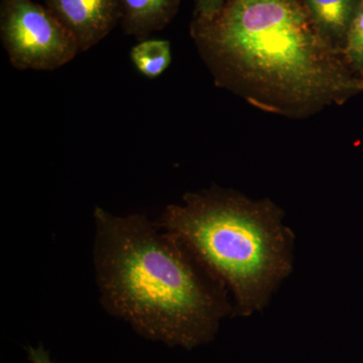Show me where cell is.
<instances>
[{
  "instance_id": "obj_2",
  "label": "cell",
  "mask_w": 363,
  "mask_h": 363,
  "mask_svg": "<svg viewBox=\"0 0 363 363\" xmlns=\"http://www.w3.org/2000/svg\"><path fill=\"white\" fill-rule=\"evenodd\" d=\"M93 262L100 302L143 337L192 350L233 316L228 289L175 234L145 215L95 207Z\"/></svg>"
},
{
  "instance_id": "obj_9",
  "label": "cell",
  "mask_w": 363,
  "mask_h": 363,
  "mask_svg": "<svg viewBox=\"0 0 363 363\" xmlns=\"http://www.w3.org/2000/svg\"><path fill=\"white\" fill-rule=\"evenodd\" d=\"M343 54L348 64L363 75V0L348 30Z\"/></svg>"
},
{
  "instance_id": "obj_1",
  "label": "cell",
  "mask_w": 363,
  "mask_h": 363,
  "mask_svg": "<svg viewBox=\"0 0 363 363\" xmlns=\"http://www.w3.org/2000/svg\"><path fill=\"white\" fill-rule=\"evenodd\" d=\"M191 35L215 85L260 111L306 118L363 92V75L325 42L301 0H228Z\"/></svg>"
},
{
  "instance_id": "obj_4",
  "label": "cell",
  "mask_w": 363,
  "mask_h": 363,
  "mask_svg": "<svg viewBox=\"0 0 363 363\" xmlns=\"http://www.w3.org/2000/svg\"><path fill=\"white\" fill-rule=\"evenodd\" d=\"M0 39L18 70L54 71L80 52L66 26L35 0H1Z\"/></svg>"
},
{
  "instance_id": "obj_8",
  "label": "cell",
  "mask_w": 363,
  "mask_h": 363,
  "mask_svg": "<svg viewBox=\"0 0 363 363\" xmlns=\"http://www.w3.org/2000/svg\"><path fill=\"white\" fill-rule=\"evenodd\" d=\"M130 60L136 70L145 77H160L172 63L171 43L157 39L140 40L131 48Z\"/></svg>"
},
{
  "instance_id": "obj_5",
  "label": "cell",
  "mask_w": 363,
  "mask_h": 363,
  "mask_svg": "<svg viewBox=\"0 0 363 363\" xmlns=\"http://www.w3.org/2000/svg\"><path fill=\"white\" fill-rule=\"evenodd\" d=\"M75 38L80 52L95 47L121 21V0H45Z\"/></svg>"
},
{
  "instance_id": "obj_3",
  "label": "cell",
  "mask_w": 363,
  "mask_h": 363,
  "mask_svg": "<svg viewBox=\"0 0 363 363\" xmlns=\"http://www.w3.org/2000/svg\"><path fill=\"white\" fill-rule=\"evenodd\" d=\"M157 223L179 236L225 284L234 298L233 316L264 309L293 271L295 235L271 200L215 186L184 195Z\"/></svg>"
},
{
  "instance_id": "obj_6",
  "label": "cell",
  "mask_w": 363,
  "mask_h": 363,
  "mask_svg": "<svg viewBox=\"0 0 363 363\" xmlns=\"http://www.w3.org/2000/svg\"><path fill=\"white\" fill-rule=\"evenodd\" d=\"M327 44L343 52L348 30L362 0H301Z\"/></svg>"
},
{
  "instance_id": "obj_10",
  "label": "cell",
  "mask_w": 363,
  "mask_h": 363,
  "mask_svg": "<svg viewBox=\"0 0 363 363\" xmlns=\"http://www.w3.org/2000/svg\"><path fill=\"white\" fill-rule=\"evenodd\" d=\"M228 0H195L196 16L197 18H212L218 13Z\"/></svg>"
},
{
  "instance_id": "obj_11",
  "label": "cell",
  "mask_w": 363,
  "mask_h": 363,
  "mask_svg": "<svg viewBox=\"0 0 363 363\" xmlns=\"http://www.w3.org/2000/svg\"><path fill=\"white\" fill-rule=\"evenodd\" d=\"M26 352H28V358L30 363H56L52 362L49 351L45 350L42 344L35 347L28 346L26 347Z\"/></svg>"
},
{
  "instance_id": "obj_7",
  "label": "cell",
  "mask_w": 363,
  "mask_h": 363,
  "mask_svg": "<svg viewBox=\"0 0 363 363\" xmlns=\"http://www.w3.org/2000/svg\"><path fill=\"white\" fill-rule=\"evenodd\" d=\"M181 0H121L124 33L140 40L159 32L175 18Z\"/></svg>"
}]
</instances>
